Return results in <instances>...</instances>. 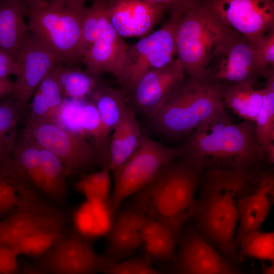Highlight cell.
Here are the masks:
<instances>
[{
	"label": "cell",
	"mask_w": 274,
	"mask_h": 274,
	"mask_svg": "<svg viewBox=\"0 0 274 274\" xmlns=\"http://www.w3.org/2000/svg\"><path fill=\"white\" fill-rule=\"evenodd\" d=\"M254 175L249 169H207L191 218L201 235L239 268L235 241L239 203Z\"/></svg>",
	"instance_id": "obj_1"
},
{
	"label": "cell",
	"mask_w": 274,
	"mask_h": 274,
	"mask_svg": "<svg viewBox=\"0 0 274 274\" xmlns=\"http://www.w3.org/2000/svg\"><path fill=\"white\" fill-rule=\"evenodd\" d=\"M180 149L182 158L202 169H249L266 157L254 123H233L224 111L201 123Z\"/></svg>",
	"instance_id": "obj_2"
},
{
	"label": "cell",
	"mask_w": 274,
	"mask_h": 274,
	"mask_svg": "<svg viewBox=\"0 0 274 274\" xmlns=\"http://www.w3.org/2000/svg\"><path fill=\"white\" fill-rule=\"evenodd\" d=\"M18 200L14 209L0 220V246L19 256L35 259L43 254L66 229L68 215L63 206L49 199L30 185L13 184Z\"/></svg>",
	"instance_id": "obj_3"
},
{
	"label": "cell",
	"mask_w": 274,
	"mask_h": 274,
	"mask_svg": "<svg viewBox=\"0 0 274 274\" xmlns=\"http://www.w3.org/2000/svg\"><path fill=\"white\" fill-rule=\"evenodd\" d=\"M163 167L127 204L158 220L180 235L191 219L202 169L182 158Z\"/></svg>",
	"instance_id": "obj_4"
},
{
	"label": "cell",
	"mask_w": 274,
	"mask_h": 274,
	"mask_svg": "<svg viewBox=\"0 0 274 274\" xmlns=\"http://www.w3.org/2000/svg\"><path fill=\"white\" fill-rule=\"evenodd\" d=\"M26 17L32 40L62 63L70 65L83 56V0H27Z\"/></svg>",
	"instance_id": "obj_5"
},
{
	"label": "cell",
	"mask_w": 274,
	"mask_h": 274,
	"mask_svg": "<svg viewBox=\"0 0 274 274\" xmlns=\"http://www.w3.org/2000/svg\"><path fill=\"white\" fill-rule=\"evenodd\" d=\"M178 13L176 54L186 75L198 80L234 29L204 1L174 0Z\"/></svg>",
	"instance_id": "obj_6"
},
{
	"label": "cell",
	"mask_w": 274,
	"mask_h": 274,
	"mask_svg": "<svg viewBox=\"0 0 274 274\" xmlns=\"http://www.w3.org/2000/svg\"><path fill=\"white\" fill-rule=\"evenodd\" d=\"M223 84H209L187 76L151 119L161 134L178 138L224 111Z\"/></svg>",
	"instance_id": "obj_7"
},
{
	"label": "cell",
	"mask_w": 274,
	"mask_h": 274,
	"mask_svg": "<svg viewBox=\"0 0 274 274\" xmlns=\"http://www.w3.org/2000/svg\"><path fill=\"white\" fill-rule=\"evenodd\" d=\"M168 10L169 16L159 29L129 46L116 78L126 96L149 71L163 66L174 59L178 13L173 0Z\"/></svg>",
	"instance_id": "obj_8"
},
{
	"label": "cell",
	"mask_w": 274,
	"mask_h": 274,
	"mask_svg": "<svg viewBox=\"0 0 274 274\" xmlns=\"http://www.w3.org/2000/svg\"><path fill=\"white\" fill-rule=\"evenodd\" d=\"M181 157L180 149L166 147L142 135L134 153L114 172L109 206L111 214H114L126 200L147 185L163 167Z\"/></svg>",
	"instance_id": "obj_9"
},
{
	"label": "cell",
	"mask_w": 274,
	"mask_h": 274,
	"mask_svg": "<svg viewBox=\"0 0 274 274\" xmlns=\"http://www.w3.org/2000/svg\"><path fill=\"white\" fill-rule=\"evenodd\" d=\"M33 260L46 274H101L114 262L97 253L86 236L66 228L47 251Z\"/></svg>",
	"instance_id": "obj_10"
},
{
	"label": "cell",
	"mask_w": 274,
	"mask_h": 274,
	"mask_svg": "<svg viewBox=\"0 0 274 274\" xmlns=\"http://www.w3.org/2000/svg\"><path fill=\"white\" fill-rule=\"evenodd\" d=\"M163 264L159 269L163 274H258L232 264L188 223L181 232L174 257Z\"/></svg>",
	"instance_id": "obj_11"
},
{
	"label": "cell",
	"mask_w": 274,
	"mask_h": 274,
	"mask_svg": "<svg viewBox=\"0 0 274 274\" xmlns=\"http://www.w3.org/2000/svg\"><path fill=\"white\" fill-rule=\"evenodd\" d=\"M22 134L56 156L69 176L99 163L94 147L86 138L54 123L37 122L28 118Z\"/></svg>",
	"instance_id": "obj_12"
},
{
	"label": "cell",
	"mask_w": 274,
	"mask_h": 274,
	"mask_svg": "<svg viewBox=\"0 0 274 274\" xmlns=\"http://www.w3.org/2000/svg\"><path fill=\"white\" fill-rule=\"evenodd\" d=\"M253 49L237 31L219 49L198 80L209 84L257 81Z\"/></svg>",
	"instance_id": "obj_13"
},
{
	"label": "cell",
	"mask_w": 274,
	"mask_h": 274,
	"mask_svg": "<svg viewBox=\"0 0 274 274\" xmlns=\"http://www.w3.org/2000/svg\"><path fill=\"white\" fill-rule=\"evenodd\" d=\"M204 3L253 48L262 36L274 29L272 0H207Z\"/></svg>",
	"instance_id": "obj_14"
},
{
	"label": "cell",
	"mask_w": 274,
	"mask_h": 274,
	"mask_svg": "<svg viewBox=\"0 0 274 274\" xmlns=\"http://www.w3.org/2000/svg\"><path fill=\"white\" fill-rule=\"evenodd\" d=\"M170 1H106V10L111 24L122 38H144L163 18Z\"/></svg>",
	"instance_id": "obj_15"
},
{
	"label": "cell",
	"mask_w": 274,
	"mask_h": 274,
	"mask_svg": "<svg viewBox=\"0 0 274 274\" xmlns=\"http://www.w3.org/2000/svg\"><path fill=\"white\" fill-rule=\"evenodd\" d=\"M17 72L14 98L22 112L43 78L62 62L38 45L27 31L16 59Z\"/></svg>",
	"instance_id": "obj_16"
},
{
	"label": "cell",
	"mask_w": 274,
	"mask_h": 274,
	"mask_svg": "<svg viewBox=\"0 0 274 274\" xmlns=\"http://www.w3.org/2000/svg\"><path fill=\"white\" fill-rule=\"evenodd\" d=\"M187 76L178 58L151 70L128 95L133 106L132 108L151 118Z\"/></svg>",
	"instance_id": "obj_17"
},
{
	"label": "cell",
	"mask_w": 274,
	"mask_h": 274,
	"mask_svg": "<svg viewBox=\"0 0 274 274\" xmlns=\"http://www.w3.org/2000/svg\"><path fill=\"white\" fill-rule=\"evenodd\" d=\"M274 177L270 173H263L253 177L239 203L238 220L235 241L238 247L248 234L260 230L273 202Z\"/></svg>",
	"instance_id": "obj_18"
},
{
	"label": "cell",
	"mask_w": 274,
	"mask_h": 274,
	"mask_svg": "<svg viewBox=\"0 0 274 274\" xmlns=\"http://www.w3.org/2000/svg\"><path fill=\"white\" fill-rule=\"evenodd\" d=\"M129 46L111 24L105 10L95 37L84 52L82 61L86 71L95 77L109 73L116 78Z\"/></svg>",
	"instance_id": "obj_19"
},
{
	"label": "cell",
	"mask_w": 274,
	"mask_h": 274,
	"mask_svg": "<svg viewBox=\"0 0 274 274\" xmlns=\"http://www.w3.org/2000/svg\"><path fill=\"white\" fill-rule=\"evenodd\" d=\"M114 214L104 254L114 262H119L142 247V230L148 217L127 204Z\"/></svg>",
	"instance_id": "obj_20"
},
{
	"label": "cell",
	"mask_w": 274,
	"mask_h": 274,
	"mask_svg": "<svg viewBox=\"0 0 274 274\" xmlns=\"http://www.w3.org/2000/svg\"><path fill=\"white\" fill-rule=\"evenodd\" d=\"M112 132L109 145L108 168L115 172L134 153L142 137L132 107L128 106L122 118Z\"/></svg>",
	"instance_id": "obj_21"
},
{
	"label": "cell",
	"mask_w": 274,
	"mask_h": 274,
	"mask_svg": "<svg viewBox=\"0 0 274 274\" xmlns=\"http://www.w3.org/2000/svg\"><path fill=\"white\" fill-rule=\"evenodd\" d=\"M25 1L7 0L0 6V47L15 60L28 31Z\"/></svg>",
	"instance_id": "obj_22"
},
{
	"label": "cell",
	"mask_w": 274,
	"mask_h": 274,
	"mask_svg": "<svg viewBox=\"0 0 274 274\" xmlns=\"http://www.w3.org/2000/svg\"><path fill=\"white\" fill-rule=\"evenodd\" d=\"M179 237L164 223L148 218L142 230L143 254L152 261L167 263L176 254Z\"/></svg>",
	"instance_id": "obj_23"
},
{
	"label": "cell",
	"mask_w": 274,
	"mask_h": 274,
	"mask_svg": "<svg viewBox=\"0 0 274 274\" xmlns=\"http://www.w3.org/2000/svg\"><path fill=\"white\" fill-rule=\"evenodd\" d=\"M257 81L223 84L224 105L245 120L255 123L262 103V92L254 88Z\"/></svg>",
	"instance_id": "obj_24"
},
{
	"label": "cell",
	"mask_w": 274,
	"mask_h": 274,
	"mask_svg": "<svg viewBox=\"0 0 274 274\" xmlns=\"http://www.w3.org/2000/svg\"><path fill=\"white\" fill-rule=\"evenodd\" d=\"M264 87L261 89L262 103L254 123L256 140L264 150L268 160L274 162V70L264 76Z\"/></svg>",
	"instance_id": "obj_25"
},
{
	"label": "cell",
	"mask_w": 274,
	"mask_h": 274,
	"mask_svg": "<svg viewBox=\"0 0 274 274\" xmlns=\"http://www.w3.org/2000/svg\"><path fill=\"white\" fill-rule=\"evenodd\" d=\"M121 89L97 87L90 95V100L97 109L105 134L108 138L122 118L128 106Z\"/></svg>",
	"instance_id": "obj_26"
},
{
	"label": "cell",
	"mask_w": 274,
	"mask_h": 274,
	"mask_svg": "<svg viewBox=\"0 0 274 274\" xmlns=\"http://www.w3.org/2000/svg\"><path fill=\"white\" fill-rule=\"evenodd\" d=\"M50 73L56 81L63 97L82 99L97 88L96 77L87 71L65 66L56 65Z\"/></svg>",
	"instance_id": "obj_27"
},
{
	"label": "cell",
	"mask_w": 274,
	"mask_h": 274,
	"mask_svg": "<svg viewBox=\"0 0 274 274\" xmlns=\"http://www.w3.org/2000/svg\"><path fill=\"white\" fill-rule=\"evenodd\" d=\"M63 98L56 81L49 72L33 94L28 118L37 122L53 123Z\"/></svg>",
	"instance_id": "obj_28"
},
{
	"label": "cell",
	"mask_w": 274,
	"mask_h": 274,
	"mask_svg": "<svg viewBox=\"0 0 274 274\" xmlns=\"http://www.w3.org/2000/svg\"><path fill=\"white\" fill-rule=\"evenodd\" d=\"M22 113L13 95L0 102V167L9 159L18 139Z\"/></svg>",
	"instance_id": "obj_29"
},
{
	"label": "cell",
	"mask_w": 274,
	"mask_h": 274,
	"mask_svg": "<svg viewBox=\"0 0 274 274\" xmlns=\"http://www.w3.org/2000/svg\"><path fill=\"white\" fill-rule=\"evenodd\" d=\"M40 158L47 185V198L63 206L67 197L66 179L69 175L56 156L41 148Z\"/></svg>",
	"instance_id": "obj_30"
},
{
	"label": "cell",
	"mask_w": 274,
	"mask_h": 274,
	"mask_svg": "<svg viewBox=\"0 0 274 274\" xmlns=\"http://www.w3.org/2000/svg\"><path fill=\"white\" fill-rule=\"evenodd\" d=\"M111 179L109 169L106 168L88 175L76 184V189L92 202L109 206L111 197Z\"/></svg>",
	"instance_id": "obj_31"
},
{
	"label": "cell",
	"mask_w": 274,
	"mask_h": 274,
	"mask_svg": "<svg viewBox=\"0 0 274 274\" xmlns=\"http://www.w3.org/2000/svg\"><path fill=\"white\" fill-rule=\"evenodd\" d=\"M238 254L241 261L244 257L249 256L274 262L273 232L260 229L248 234L241 242Z\"/></svg>",
	"instance_id": "obj_32"
},
{
	"label": "cell",
	"mask_w": 274,
	"mask_h": 274,
	"mask_svg": "<svg viewBox=\"0 0 274 274\" xmlns=\"http://www.w3.org/2000/svg\"><path fill=\"white\" fill-rule=\"evenodd\" d=\"M86 99L64 97L53 123L68 132L85 137L81 127V117Z\"/></svg>",
	"instance_id": "obj_33"
},
{
	"label": "cell",
	"mask_w": 274,
	"mask_h": 274,
	"mask_svg": "<svg viewBox=\"0 0 274 274\" xmlns=\"http://www.w3.org/2000/svg\"><path fill=\"white\" fill-rule=\"evenodd\" d=\"M144 254L110 264L101 274H163Z\"/></svg>",
	"instance_id": "obj_34"
},
{
	"label": "cell",
	"mask_w": 274,
	"mask_h": 274,
	"mask_svg": "<svg viewBox=\"0 0 274 274\" xmlns=\"http://www.w3.org/2000/svg\"><path fill=\"white\" fill-rule=\"evenodd\" d=\"M253 49L255 63L260 76L274 66V29L261 36Z\"/></svg>",
	"instance_id": "obj_35"
},
{
	"label": "cell",
	"mask_w": 274,
	"mask_h": 274,
	"mask_svg": "<svg viewBox=\"0 0 274 274\" xmlns=\"http://www.w3.org/2000/svg\"><path fill=\"white\" fill-rule=\"evenodd\" d=\"M17 200V193L14 185L0 177V220L14 209Z\"/></svg>",
	"instance_id": "obj_36"
},
{
	"label": "cell",
	"mask_w": 274,
	"mask_h": 274,
	"mask_svg": "<svg viewBox=\"0 0 274 274\" xmlns=\"http://www.w3.org/2000/svg\"><path fill=\"white\" fill-rule=\"evenodd\" d=\"M19 257L12 248L0 246V274H21Z\"/></svg>",
	"instance_id": "obj_37"
},
{
	"label": "cell",
	"mask_w": 274,
	"mask_h": 274,
	"mask_svg": "<svg viewBox=\"0 0 274 274\" xmlns=\"http://www.w3.org/2000/svg\"><path fill=\"white\" fill-rule=\"evenodd\" d=\"M17 72L16 60L0 47V78H8Z\"/></svg>",
	"instance_id": "obj_38"
},
{
	"label": "cell",
	"mask_w": 274,
	"mask_h": 274,
	"mask_svg": "<svg viewBox=\"0 0 274 274\" xmlns=\"http://www.w3.org/2000/svg\"><path fill=\"white\" fill-rule=\"evenodd\" d=\"M15 91V82L8 78H0V98L13 95Z\"/></svg>",
	"instance_id": "obj_39"
},
{
	"label": "cell",
	"mask_w": 274,
	"mask_h": 274,
	"mask_svg": "<svg viewBox=\"0 0 274 274\" xmlns=\"http://www.w3.org/2000/svg\"><path fill=\"white\" fill-rule=\"evenodd\" d=\"M21 274H46L32 261H20Z\"/></svg>",
	"instance_id": "obj_40"
},
{
	"label": "cell",
	"mask_w": 274,
	"mask_h": 274,
	"mask_svg": "<svg viewBox=\"0 0 274 274\" xmlns=\"http://www.w3.org/2000/svg\"><path fill=\"white\" fill-rule=\"evenodd\" d=\"M261 274H274V262L267 264L265 261H260Z\"/></svg>",
	"instance_id": "obj_41"
},
{
	"label": "cell",
	"mask_w": 274,
	"mask_h": 274,
	"mask_svg": "<svg viewBox=\"0 0 274 274\" xmlns=\"http://www.w3.org/2000/svg\"><path fill=\"white\" fill-rule=\"evenodd\" d=\"M3 1H0V6L2 5V4L3 3Z\"/></svg>",
	"instance_id": "obj_42"
}]
</instances>
